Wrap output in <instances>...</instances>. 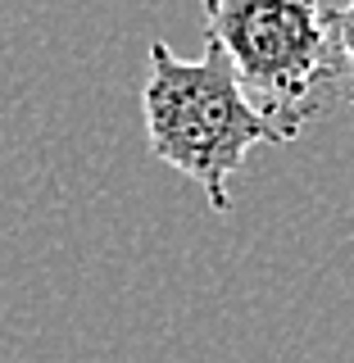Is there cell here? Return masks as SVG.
I'll list each match as a JSON object with an SVG mask.
<instances>
[{
	"mask_svg": "<svg viewBox=\"0 0 354 363\" xmlns=\"http://www.w3.org/2000/svg\"><path fill=\"white\" fill-rule=\"evenodd\" d=\"M204 41L227 55L250 105L272 128V145H291L327 113L345 50L341 9L327 0H200Z\"/></svg>",
	"mask_w": 354,
	"mask_h": 363,
	"instance_id": "cell-1",
	"label": "cell"
},
{
	"mask_svg": "<svg viewBox=\"0 0 354 363\" xmlns=\"http://www.w3.org/2000/svg\"><path fill=\"white\" fill-rule=\"evenodd\" d=\"M141 118L150 155L196 182L214 213H232L227 182L255 145L272 141V128L250 105L227 55L214 41H204L200 60H182L164 41H150Z\"/></svg>",
	"mask_w": 354,
	"mask_h": 363,
	"instance_id": "cell-2",
	"label": "cell"
},
{
	"mask_svg": "<svg viewBox=\"0 0 354 363\" xmlns=\"http://www.w3.org/2000/svg\"><path fill=\"white\" fill-rule=\"evenodd\" d=\"M341 50H345V68H350V86L345 96L354 100V0L341 9Z\"/></svg>",
	"mask_w": 354,
	"mask_h": 363,
	"instance_id": "cell-3",
	"label": "cell"
}]
</instances>
